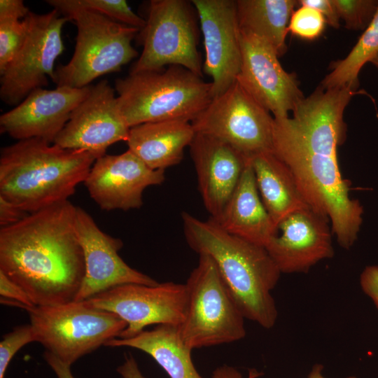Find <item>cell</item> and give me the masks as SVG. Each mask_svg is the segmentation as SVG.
Segmentation results:
<instances>
[{
    "mask_svg": "<svg viewBox=\"0 0 378 378\" xmlns=\"http://www.w3.org/2000/svg\"><path fill=\"white\" fill-rule=\"evenodd\" d=\"M36 342L31 325H20L4 335L0 342V378H4L7 368L16 353L26 344Z\"/></svg>",
    "mask_w": 378,
    "mask_h": 378,
    "instance_id": "cell-31",
    "label": "cell"
},
{
    "mask_svg": "<svg viewBox=\"0 0 378 378\" xmlns=\"http://www.w3.org/2000/svg\"><path fill=\"white\" fill-rule=\"evenodd\" d=\"M323 366L321 364H315L310 372L308 374L307 378H326L322 374ZM345 378H357L354 376H349Z\"/></svg>",
    "mask_w": 378,
    "mask_h": 378,
    "instance_id": "cell-40",
    "label": "cell"
},
{
    "mask_svg": "<svg viewBox=\"0 0 378 378\" xmlns=\"http://www.w3.org/2000/svg\"><path fill=\"white\" fill-rule=\"evenodd\" d=\"M205 50L203 71L212 80L214 98L227 90L240 71L241 51L237 4L233 0H192Z\"/></svg>",
    "mask_w": 378,
    "mask_h": 378,
    "instance_id": "cell-15",
    "label": "cell"
},
{
    "mask_svg": "<svg viewBox=\"0 0 378 378\" xmlns=\"http://www.w3.org/2000/svg\"><path fill=\"white\" fill-rule=\"evenodd\" d=\"M116 370L122 378H146L140 371L136 360L130 354L125 355L124 362Z\"/></svg>",
    "mask_w": 378,
    "mask_h": 378,
    "instance_id": "cell-38",
    "label": "cell"
},
{
    "mask_svg": "<svg viewBox=\"0 0 378 378\" xmlns=\"http://www.w3.org/2000/svg\"><path fill=\"white\" fill-rule=\"evenodd\" d=\"M63 16L74 22L77 34L71 59L55 70L52 81L57 86H89L97 78L120 71L137 57L132 41L139 29L90 10H72Z\"/></svg>",
    "mask_w": 378,
    "mask_h": 378,
    "instance_id": "cell-8",
    "label": "cell"
},
{
    "mask_svg": "<svg viewBox=\"0 0 378 378\" xmlns=\"http://www.w3.org/2000/svg\"><path fill=\"white\" fill-rule=\"evenodd\" d=\"M164 179V171L150 169L128 149L97 158L83 183L102 210L128 211L140 208L144 190Z\"/></svg>",
    "mask_w": 378,
    "mask_h": 378,
    "instance_id": "cell-17",
    "label": "cell"
},
{
    "mask_svg": "<svg viewBox=\"0 0 378 378\" xmlns=\"http://www.w3.org/2000/svg\"><path fill=\"white\" fill-rule=\"evenodd\" d=\"M29 12L22 0H0V18L23 20Z\"/></svg>",
    "mask_w": 378,
    "mask_h": 378,
    "instance_id": "cell-36",
    "label": "cell"
},
{
    "mask_svg": "<svg viewBox=\"0 0 378 378\" xmlns=\"http://www.w3.org/2000/svg\"><path fill=\"white\" fill-rule=\"evenodd\" d=\"M115 92L106 80L91 86L54 144L89 152L97 159L106 155L110 146L127 141L130 128L121 114Z\"/></svg>",
    "mask_w": 378,
    "mask_h": 378,
    "instance_id": "cell-13",
    "label": "cell"
},
{
    "mask_svg": "<svg viewBox=\"0 0 378 378\" xmlns=\"http://www.w3.org/2000/svg\"><path fill=\"white\" fill-rule=\"evenodd\" d=\"M36 342L71 366L83 356L120 337L127 323L117 314L86 301L26 309Z\"/></svg>",
    "mask_w": 378,
    "mask_h": 378,
    "instance_id": "cell-7",
    "label": "cell"
},
{
    "mask_svg": "<svg viewBox=\"0 0 378 378\" xmlns=\"http://www.w3.org/2000/svg\"><path fill=\"white\" fill-rule=\"evenodd\" d=\"M211 219L230 234L263 247L276 234L277 227L261 200L250 160L222 212Z\"/></svg>",
    "mask_w": 378,
    "mask_h": 378,
    "instance_id": "cell-21",
    "label": "cell"
},
{
    "mask_svg": "<svg viewBox=\"0 0 378 378\" xmlns=\"http://www.w3.org/2000/svg\"><path fill=\"white\" fill-rule=\"evenodd\" d=\"M340 19L349 29L365 30L378 6L377 0H332Z\"/></svg>",
    "mask_w": 378,
    "mask_h": 378,
    "instance_id": "cell-29",
    "label": "cell"
},
{
    "mask_svg": "<svg viewBox=\"0 0 378 378\" xmlns=\"http://www.w3.org/2000/svg\"><path fill=\"white\" fill-rule=\"evenodd\" d=\"M46 2L63 15L72 10H86L139 30L146 24L145 19L135 13L125 0H47Z\"/></svg>",
    "mask_w": 378,
    "mask_h": 378,
    "instance_id": "cell-27",
    "label": "cell"
},
{
    "mask_svg": "<svg viewBox=\"0 0 378 378\" xmlns=\"http://www.w3.org/2000/svg\"><path fill=\"white\" fill-rule=\"evenodd\" d=\"M91 86L34 90L13 109L1 115V132L18 141L41 139L53 144Z\"/></svg>",
    "mask_w": 378,
    "mask_h": 378,
    "instance_id": "cell-19",
    "label": "cell"
},
{
    "mask_svg": "<svg viewBox=\"0 0 378 378\" xmlns=\"http://www.w3.org/2000/svg\"><path fill=\"white\" fill-rule=\"evenodd\" d=\"M76 225L83 251L85 275L74 301H83L118 286L159 283L129 266L119 255L123 243L103 232L92 217L76 206Z\"/></svg>",
    "mask_w": 378,
    "mask_h": 378,
    "instance_id": "cell-16",
    "label": "cell"
},
{
    "mask_svg": "<svg viewBox=\"0 0 378 378\" xmlns=\"http://www.w3.org/2000/svg\"><path fill=\"white\" fill-rule=\"evenodd\" d=\"M185 284L186 314L178 331L188 348L231 343L246 336L245 318L210 256L199 255Z\"/></svg>",
    "mask_w": 378,
    "mask_h": 378,
    "instance_id": "cell-6",
    "label": "cell"
},
{
    "mask_svg": "<svg viewBox=\"0 0 378 378\" xmlns=\"http://www.w3.org/2000/svg\"><path fill=\"white\" fill-rule=\"evenodd\" d=\"M28 29L26 18H0V74L22 47Z\"/></svg>",
    "mask_w": 378,
    "mask_h": 378,
    "instance_id": "cell-28",
    "label": "cell"
},
{
    "mask_svg": "<svg viewBox=\"0 0 378 378\" xmlns=\"http://www.w3.org/2000/svg\"><path fill=\"white\" fill-rule=\"evenodd\" d=\"M301 6H307L318 10L325 18L326 22L334 28L340 26V18L332 0H300Z\"/></svg>",
    "mask_w": 378,
    "mask_h": 378,
    "instance_id": "cell-34",
    "label": "cell"
},
{
    "mask_svg": "<svg viewBox=\"0 0 378 378\" xmlns=\"http://www.w3.org/2000/svg\"><path fill=\"white\" fill-rule=\"evenodd\" d=\"M326 20L316 9L301 6L294 10L288 24V31L305 40H314L323 33Z\"/></svg>",
    "mask_w": 378,
    "mask_h": 378,
    "instance_id": "cell-30",
    "label": "cell"
},
{
    "mask_svg": "<svg viewBox=\"0 0 378 378\" xmlns=\"http://www.w3.org/2000/svg\"><path fill=\"white\" fill-rule=\"evenodd\" d=\"M237 13L241 31L269 43L279 56L286 50V38L295 0H237Z\"/></svg>",
    "mask_w": 378,
    "mask_h": 378,
    "instance_id": "cell-25",
    "label": "cell"
},
{
    "mask_svg": "<svg viewBox=\"0 0 378 378\" xmlns=\"http://www.w3.org/2000/svg\"><path fill=\"white\" fill-rule=\"evenodd\" d=\"M354 93L347 88H318L292 117L274 118L272 152L288 167L307 204L326 217L340 246L358 239L363 208L349 195L337 146L345 137L344 109Z\"/></svg>",
    "mask_w": 378,
    "mask_h": 378,
    "instance_id": "cell-1",
    "label": "cell"
},
{
    "mask_svg": "<svg viewBox=\"0 0 378 378\" xmlns=\"http://www.w3.org/2000/svg\"><path fill=\"white\" fill-rule=\"evenodd\" d=\"M370 62L378 69V53L373 57Z\"/></svg>",
    "mask_w": 378,
    "mask_h": 378,
    "instance_id": "cell-41",
    "label": "cell"
},
{
    "mask_svg": "<svg viewBox=\"0 0 378 378\" xmlns=\"http://www.w3.org/2000/svg\"><path fill=\"white\" fill-rule=\"evenodd\" d=\"M76 214L66 200L0 229V272L36 306L70 302L78 293L85 262Z\"/></svg>",
    "mask_w": 378,
    "mask_h": 378,
    "instance_id": "cell-2",
    "label": "cell"
},
{
    "mask_svg": "<svg viewBox=\"0 0 378 378\" xmlns=\"http://www.w3.org/2000/svg\"><path fill=\"white\" fill-rule=\"evenodd\" d=\"M43 358L57 378H75L71 372V366L63 363L50 353L45 351Z\"/></svg>",
    "mask_w": 378,
    "mask_h": 378,
    "instance_id": "cell-37",
    "label": "cell"
},
{
    "mask_svg": "<svg viewBox=\"0 0 378 378\" xmlns=\"http://www.w3.org/2000/svg\"><path fill=\"white\" fill-rule=\"evenodd\" d=\"M114 89L130 128L162 120L192 122L213 99L211 83L179 65L130 73L115 80Z\"/></svg>",
    "mask_w": 378,
    "mask_h": 378,
    "instance_id": "cell-5",
    "label": "cell"
},
{
    "mask_svg": "<svg viewBox=\"0 0 378 378\" xmlns=\"http://www.w3.org/2000/svg\"><path fill=\"white\" fill-rule=\"evenodd\" d=\"M195 134L191 122L162 120L131 127L126 142L128 149L148 167L164 171L181 162Z\"/></svg>",
    "mask_w": 378,
    "mask_h": 378,
    "instance_id": "cell-22",
    "label": "cell"
},
{
    "mask_svg": "<svg viewBox=\"0 0 378 378\" xmlns=\"http://www.w3.org/2000/svg\"><path fill=\"white\" fill-rule=\"evenodd\" d=\"M29 213L23 211L15 204L0 196V225L4 227L14 225L24 218Z\"/></svg>",
    "mask_w": 378,
    "mask_h": 378,
    "instance_id": "cell-33",
    "label": "cell"
},
{
    "mask_svg": "<svg viewBox=\"0 0 378 378\" xmlns=\"http://www.w3.org/2000/svg\"><path fill=\"white\" fill-rule=\"evenodd\" d=\"M0 295L1 298L20 302L26 308L36 306L28 295L2 272H0Z\"/></svg>",
    "mask_w": 378,
    "mask_h": 378,
    "instance_id": "cell-32",
    "label": "cell"
},
{
    "mask_svg": "<svg viewBox=\"0 0 378 378\" xmlns=\"http://www.w3.org/2000/svg\"><path fill=\"white\" fill-rule=\"evenodd\" d=\"M202 201L211 218L220 214L249 158L227 142L196 133L190 145Z\"/></svg>",
    "mask_w": 378,
    "mask_h": 378,
    "instance_id": "cell-20",
    "label": "cell"
},
{
    "mask_svg": "<svg viewBox=\"0 0 378 378\" xmlns=\"http://www.w3.org/2000/svg\"><path fill=\"white\" fill-rule=\"evenodd\" d=\"M104 346H127L150 356L170 378H202L191 358L192 350L182 342L178 326L157 325L151 330H144L134 337L114 338Z\"/></svg>",
    "mask_w": 378,
    "mask_h": 378,
    "instance_id": "cell-24",
    "label": "cell"
},
{
    "mask_svg": "<svg viewBox=\"0 0 378 378\" xmlns=\"http://www.w3.org/2000/svg\"><path fill=\"white\" fill-rule=\"evenodd\" d=\"M360 284L363 291L372 300L378 309V266L366 267L360 274Z\"/></svg>",
    "mask_w": 378,
    "mask_h": 378,
    "instance_id": "cell-35",
    "label": "cell"
},
{
    "mask_svg": "<svg viewBox=\"0 0 378 378\" xmlns=\"http://www.w3.org/2000/svg\"><path fill=\"white\" fill-rule=\"evenodd\" d=\"M249 160L261 200L276 227L289 214L309 206L290 169L272 150Z\"/></svg>",
    "mask_w": 378,
    "mask_h": 378,
    "instance_id": "cell-23",
    "label": "cell"
},
{
    "mask_svg": "<svg viewBox=\"0 0 378 378\" xmlns=\"http://www.w3.org/2000/svg\"><path fill=\"white\" fill-rule=\"evenodd\" d=\"M191 123L196 133L224 141L248 158L272 150L274 117L237 80Z\"/></svg>",
    "mask_w": 378,
    "mask_h": 378,
    "instance_id": "cell-10",
    "label": "cell"
},
{
    "mask_svg": "<svg viewBox=\"0 0 378 378\" xmlns=\"http://www.w3.org/2000/svg\"><path fill=\"white\" fill-rule=\"evenodd\" d=\"M181 218L188 246L214 260L244 318L272 328L278 311L271 291L281 272L266 248L230 234L211 218L187 212Z\"/></svg>",
    "mask_w": 378,
    "mask_h": 378,
    "instance_id": "cell-3",
    "label": "cell"
},
{
    "mask_svg": "<svg viewBox=\"0 0 378 378\" xmlns=\"http://www.w3.org/2000/svg\"><path fill=\"white\" fill-rule=\"evenodd\" d=\"M213 378H243L236 368L224 365L217 368L213 372Z\"/></svg>",
    "mask_w": 378,
    "mask_h": 378,
    "instance_id": "cell-39",
    "label": "cell"
},
{
    "mask_svg": "<svg viewBox=\"0 0 378 378\" xmlns=\"http://www.w3.org/2000/svg\"><path fill=\"white\" fill-rule=\"evenodd\" d=\"M96 160L41 139L18 141L1 150L0 196L29 214L66 201Z\"/></svg>",
    "mask_w": 378,
    "mask_h": 378,
    "instance_id": "cell-4",
    "label": "cell"
},
{
    "mask_svg": "<svg viewBox=\"0 0 378 378\" xmlns=\"http://www.w3.org/2000/svg\"><path fill=\"white\" fill-rule=\"evenodd\" d=\"M145 20L136 36L143 50L130 73L179 65L202 77L201 29L192 1L150 0Z\"/></svg>",
    "mask_w": 378,
    "mask_h": 378,
    "instance_id": "cell-9",
    "label": "cell"
},
{
    "mask_svg": "<svg viewBox=\"0 0 378 378\" xmlns=\"http://www.w3.org/2000/svg\"><path fill=\"white\" fill-rule=\"evenodd\" d=\"M332 233L329 220L308 206L284 218L265 248L281 273H307L334 255Z\"/></svg>",
    "mask_w": 378,
    "mask_h": 378,
    "instance_id": "cell-18",
    "label": "cell"
},
{
    "mask_svg": "<svg viewBox=\"0 0 378 378\" xmlns=\"http://www.w3.org/2000/svg\"><path fill=\"white\" fill-rule=\"evenodd\" d=\"M25 40L10 64L1 74L0 97L17 106L31 91L53 80L54 65L64 50L62 30L69 20L56 9L38 14L30 11Z\"/></svg>",
    "mask_w": 378,
    "mask_h": 378,
    "instance_id": "cell-11",
    "label": "cell"
},
{
    "mask_svg": "<svg viewBox=\"0 0 378 378\" xmlns=\"http://www.w3.org/2000/svg\"><path fill=\"white\" fill-rule=\"evenodd\" d=\"M241 64L237 80L274 118H285L304 98L296 76L286 72L274 48L240 31Z\"/></svg>",
    "mask_w": 378,
    "mask_h": 378,
    "instance_id": "cell-14",
    "label": "cell"
},
{
    "mask_svg": "<svg viewBox=\"0 0 378 378\" xmlns=\"http://www.w3.org/2000/svg\"><path fill=\"white\" fill-rule=\"evenodd\" d=\"M187 299L186 284L164 282L155 286L123 284L85 301L124 320L127 328L118 338L127 339L153 324L179 326L186 318Z\"/></svg>",
    "mask_w": 378,
    "mask_h": 378,
    "instance_id": "cell-12",
    "label": "cell"
},
{
    "mask_svg": "<svg viewBox=\"0 0 378 378\" xmlns=\"http://www.w3.org/2000/svg\"><path fill=\"white\" fill-rule=\"evenodd\" d=\"M378 53V6L377 11L358 42L343 59L336 62L322 81L323 89L351 87L357 90L362 67Z\"/></svg>",
    "mask_w": 378,
    "mask_h": 378,
    "instance_id": "cell-26",
    "label": "cell"
}]
</instances>
